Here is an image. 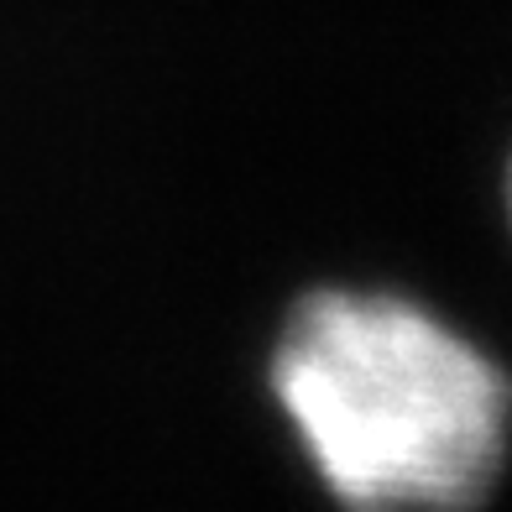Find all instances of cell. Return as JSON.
I'll list each match as a JSON object with an SVG mask.
<instances>
[{"mask_svg": "<svg viewBox=\"0 0 512 512\" xmlns=\"http://www.w3.org/2000/svg\"><path fill=\"white\" fill-rule=\"evenodd\" d=\"M267 392L340 512H481L507 476V366L413 293H304L272 340Z\"/></svg>", "mask_w": 512, "mask_h": 512, "instance_id": "obj_1", "label": "cell"}, {"mask_svg": "<svg viewBox=\"0 0 512 512\" xmlns=\"http://www.w3.org/2000/svg\"><path fill=\"white\" fill-rule=\"evenodd\" d=\"M507 225H512V157H507Z\"/></svg>", "mask_w": 512, "mask_h": 512, "instance_id": "obj_2", "label": "cell"}]
</instances>
